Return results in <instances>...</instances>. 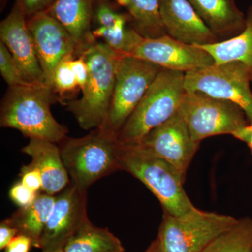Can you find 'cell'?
Here are the masks:
<instances>
[{
	"label": "cell",
	"instance_id": "6da1fadb",
	"mask_svg": "<svg viewBox=\"0 0 252 252\" xmlns=\"http://www.w3.org/2000/svg\"><path fill=\"white\" fill-rule=\"evenodd\" d=\"M57 101L58 94L46 84L9 87L1 102L0 126L30 139L58 144L67 137L68 130L51 114V104Z\"/></svg>",
	"mask_w": 252,
	"mask_h": 252
},
{
	"label": "cell",
	"instance_id": "7a4b0ae2",
	"mask_svg": "<svg viewBox=\"0 0 252 252\" xmlns=\"http://www.w3.org/2000/svg\"><path fill=\"white\" fill-rule=\"evenodd\" d=\"M119 164L121 170L129 172L153 193L164 213L181 217L196 208L185 192V180L178 170L140 144L120 145Z\"/></svg>",
	"mask_w": 252,
	"mask_h": 252
},
{
	"label": "cell",
	"instance_id": "3957f363",
	"mask_svg": "<svg viewBox=\"0 0 252 252\" xmlns=\"http://www.w3.org/2000/svg\"><path fill=\"white\" fill-rule=\"evenodd\" d=\"M58 145L71 183L82 190L121 170L117 134L103 127L79 138L67 136Z\"/></svg>",
	"mask_w": 252,
	"mask_h": 252
},
{
	"label": "cell",
	"instance_id": "277c9868",
	"mask_svg": "<svg viewBox=\"0 0 252 252\" xmlns=\"http://www.w3.org/2000/svg\"><path fill=\"white\" fill-rule=\"evenodd\" d=\"M89 68V77L80 99L68 101L67 110L81 128L94 130L103 126L108 114L120 55L104 42L95 41L83 53Z\"/></svg>",
	"mask_w": 252,
	"mask_h": 252
},
{
	"label": "cell",
	"instance_id": "5b68a950",
	"mask_svg": "<svg viewBox=\"0 0 252 252\" xmlns=\"http://www.w3.org/2000/svg\"><path fill=\"white\" fill-rule=\"evenodd\" d=\"M185 73L162 69L135 111L117 133L120 145L140 143L151 130L180 110L186 93Z\"/></svg>",
	"mask_w": 252,
	"mask_h": 252
},
{
	"label": "cell",
	"instance_id": "8992f818",
	"mask_svg": "<svg viewBox=\"0 0 252 252\" xmlns=\"http://www.w3.org/2000/svg\"><path fill=\"white\" fill-rule=\"evenodd\" d=\"M238 219L195 208L181 217L164 213L158 238L163 252H202Z\"/></svg>",
	"mask_w": 252,
	"mask_h": 252
},
{
	"label": "cell",
	"instance_id": "52a82bcc",
	"mask_svg": "<svg viewBox=\"0 0 252 252\" xmlns=\"http://www.w3.org/2000/svg\"><path fill=\"white\" fill-rule=\"evenodd\" d=\"M162 69L144 60L120 55L110 107L105 122L101 127L117 134Z\"/></svg>",
	"mask_w": 252,
	"mask_h": 252
},
{
	"label": "cell",
	"instance_id": "ba28073f",
	"mask_svg": "<svg viewBox=\"0 0 252 252\" xmlns=\"http://www.w3.org/2000/svg\"><path fill=\"white\" fill-rule=\"evenodd\" d=\"M180 111L195 142L212 136L232 135L250 123L236 104L201 92L186 93Z\"/></svg>",
	"mask_w": 252,
	"mask_h": 252
},
{
	"label": "cell",
	"instance_id": "9c48e42d",
	"mask_svg": "<svg viewBox=\"0 0 252 252\" xmlns=\"http://www.w3.org/2000/svg\"><path fill=\"white\" fill-rule=\"evenodd\" d=\"M248 69L243 63L233 61L215 64L185 73L187 92H201L225 99L243 109L252 123V92Z\"/></svg>",
	"mask_w": 252,
	"mask_h": 252
},
{
	"label": "cell",
	"instance_id": "30bf717a",
	"mask_svg": "<svg viewBox=\"0 0 252 252\" xmlns=\"http://www.w3.org/2000/svg\"><path fill=\"white\" fill-rule=\"evenodd\" d=\"M87 190L69 183L56 194L52 212L39 241V249L64 248L68 240L89 220Z\"/></svg>",
	"mask_w": 252,
	"mask_h": 252
},
{
	"label": "cell",
	"instance_id": "8fae6325",
	"mask_svg": "<svg viewBox=\"0 0 252 252\" xmlns=\"http://www.w3.org/2000/svg\"><path fill=\"white\" fill-rule=\"evenodd\" d=\"M137 144L170 162L185 180L189 165L200 148V142L193 140L179 110L166 122L151 130Z\"/></svg>",
	"mask_w": 252,
	"mask_h": 252
},
{
	"label": "cell",
	"instance_id": "7c38bea8",
	"mask_svg": "<svg viewBox=\"0 0 252 252\" xmlns=\"http://www.w3.org/2000/svg\"><path fill=\"white\" fill-rule=\"evenodd\" d=\"M129 56L144 60L162 69L187 73L215 64L211 55L198 46L174 39L168 34L143 38Z\"/></svg>",
	"mask_w": 252,
	"mask_h": 252
},
{
	"label": "cell",
	"instance_id": "4fadbf2b",
	"mask_svg": "<svg viewBox=\"0 0 252 252\" xmlns=\"http://www.w3.org/2000/svg\"><path fill=\"white\" fill-rule=\"evenodd\" d=\"M27 24L46 84L51 87L55 68L67 56L77 57V45L67 30L46 11L28 18Z\"/></svg>",
	"mask_w": 252,
	"mask_h": 252
},
{
	"label": "cell",
	"instance_id": "5bb4252c",
	"mask_svg": "<svg viewBox=\"0 0 252 252\" xmlns=\"http://www.w3.org/2000/svg\"><path fill=\"white\" fill-rule=\"evenodd\" d=\"M0 39L29 84H46L28 29L27 18L17 3L14 2L9 14L0 23Z\"/></svg>",
	"mask_w": 252,
	"mask_h": 252
},
{
	"label": "cell",
	"instance_id": "9a60e30c",
	"mask_svg": "<svg viewBox=\"0 0 252 252\" xmlns=\"http://www.w3.org/2000/svg\"><path fill=\"white\" fill-rule=\"evenodd\" d=\"M160 13L166 34L190 45L220 41L188 0H160Z\"/></svg>",
	"mask_w": 252,
	"mask_h": 252
},
{
	"label": "cell",
	"instance_id": "2e32d148",
	"mask_svg": "<svg viewBox=\"0 0 252 252\" xmlns=\"http://www.w3.org/2000/svg\"><path fill=\"white\" fill-rule=\"evenodd\" d=\"M94 0H54L46 11L67 30L81 56L96 40L93 33Z\"/></svg>",
	"mask_w": 252,
	"mask_h": 252
},
{
	"label": "cell",
	"instance_id": "e0dca14e",
	"mask_svg": "<svg viewBox=\"0 0 252 252\" xmlns=\"http://www.w3.org/2000/svg\"><path fill=\"white\" fill-rule=\"evenodd\" d=\"M21 152L31 157L32 163L40 171L44 193L56 195L70 183L58 144L30 139Z\"/></svg>",
	"mask_w": 252,
	"mask_h": 252
},
{
	"label": "cell",
	"instance_id": "ac0fdd59",
	"mask_svg": "<svg viewBox=\"0 0 252 252\" xmlns=\"http://www.w3.org/2000/svg\"><path fill=\"white\" fill-rule=\"evenodd\" d=\"M220 41L238 35L245 30L246 16L235 0H188Z\"/></svg>",
	"mask_w": 252,
	"mask_h": 252
},
{
	"label": "cell",
	"instance_id": "d6986e66",
	"mask_svg": "<svg viewBox=\"0 0 252 252\" xmlns=\"http://www.w3.org/2000/svg\"><path fill=\"white\" fill-rule=\"evenodd\" d=\"M56 195L39 192L29 206L19 208L6 219L18 230V234L32 240L34 248L39 249V241L54 207Z\"/></svg>",
	"mask_w": 252,
	"mask_h": 252
},
{
	"label": "cell",
	"instance_id": "ffe728a7",
	"mask_svg": "<svg viewBox=\"0 0 252 252\" xmlns=\"http://www.w3.org/2000/svg\"><path fill=\"white\" fill-rule=\"evenodd\" d=\"M198 46L211 55L215 64L233 61L243 63L248 69L252 83V6L247 14L245 30L238 35L227 40Z\"/></svg>",
	"mask_w": 252,
	"mask_h": 252
},
{
	"label": "cell",
	"instance_id": "44dd1931",
	"mask_svg": "<svg viewBox=\"0 0 252 252\" xmlns=\"http://www.w3.org/2000/svg\"><path fill=\"white\" fill-rule=\"evenodd\" d=\"M64 252H125L122 241L107 228L86 221L68 240Z\"/></svg>",
	"mask_w": 252,
	"mask_h": 252
},
{
	"label": "cell",
	"instance_id": "7402d4cb",
	"mask_svg": "<svg viewBox=\"0 0 252 252\" xmlns=\"http://www.w3.org/2000/svg\"><path fill=\"white\" fill-rule=\"evenodd\" d=\"M127 10L133 28L144 38L165 35L160 13V0H109Z\"/></svg>",
	"mask_w": 252,
	"mask_h": 252
},
{
	"label": "cell",
	"instance_id": "603a6c76",
	"mask_svg": "<svg viewBox=\"0 0 252 252\" xmlns=\"http://www.w3.org/2000/svg\"><path fill=\"white\" fill-rule=\"evenodd\" d=\"M252 219H238L236 224L221 233L202 252H251Z\"/></svg>",
	"mask_w": 252,
	"mask_h": 252
},
{
	"label": "cell",
	"instance_id": "cb8c5ba5",
	"mask_svg": "<svg viewBox=\"0 0 252 252\" xmlns=\"http://www.w3.org/2000/svg\"><path fill=\"white\" fill-rule=\"evenodd\" d=\"M94 36L102 38L109 47L118 54L130 55L143 36L134 28L127 26L114 28L97 27L93 30Z\"/></svg>",
	"mask_w": 252,
	"mask_h": 252
},
{
	"label": "cell",
	"instance_id": "d4e9b609",
	"mask_svg": "<svg viewBox=\"0 0 252 252\" xmlns=\"http://www.w3.org/2000/svg\"><path fill=\"white\" fill-rule=\"evenodd\" d=\"M75 59L73 56L64 58L55 68L52 77L51 87L55 93L59 94V101L70 100L69 94H72L79 89L75 74L71 67V61ZM65 103V102H64Z\"/></svg>",
	"mask_w": 252,
	"mask_h": 252
},
{
	"label": "cell",
	"instance_id": "484cf974",
	"mask_svg": "<svg viewBox=\"0 0 252 252\" xmlns=\"http://www.w3.org/2000/svg\"><path fill=\"white\" fill-rule=\"evenodd\" d=\"M93 20L98 27L114 28L127 26L130 18L128 14L117 11L109 0H94Z\"/></svg>",
	"mask_w": 252,
	"mask_h": 252
},
{
	"label": "cell",
	"instance_id": "4316f807",
	"mask_svg": "<svg viewBox=\"0 0 252 252\" xmlns=\"http://www.w3.org/2000/svg\"><path fill=\"white\" fill-rule=\"evenodd\" d=\"M0 73L9 87L28 86L29 84L23 77L17 64L11 53L2 41H0Z\"/></svg>",
	"mask_w": 252,
	"mask_h": 252
},
{
	"label": "cell",
	"instance_id": "83f0119b",
	"mask_svg": "<svg viewBox=\"0 0 252 252\" xmlns=\"http://www.w3.org/2000/svg\"><path fill=\"white\" fill-rule=\"evenodd\" d=\"M38 193L33 191L21 181L16 182L10 189L9 198L19 208H23L31 205L35 200Z\"/></svg>",
	"mask_w": 252,
	"mask_h": 252
},
{
	"label": "cell",
	"instance_id": "f1b7e54d",
	"mask_svg": "<svg viewBox=\"0 0 252 252\" xmlns=\"http://www.w3.org/2000/svg\"><path fill=\"white\" fill-rule=\"evenodd\" d=\"M19 177L21 182L33 191L39 193L42 191V177L39 169L31 163L23 165L20 171Z\"/></svg>",
	"mask_w": 252,
	"mask_h": 252
},
{
	"label": "cell",
	"instance_id": "f546056e",
	"mask_svg": "<svg viewBox=\"0 0 252 252\" xmlns=\"http://www.w3.org/2000/svg\"><path fill=\"white\" fill-rule=\"evenodd\" d=\"M54 0H15L26 15L27 19L34 15L45 12Z\"/></svg>",
	"mask_w": 252,
	"mask_h": 252
},
{
	"label": "cell",
	"instance_id": "4dcf8cb0",
	"mask_svg": "<svg viewBox=\"0 0 252 252\" xmlns=\"http://www.w3.org/2000/svg\"><path fill=\"white\" fill-rule=\"evenodd\" d=\"M71 67L75 74L79 89L82 91L86 87L89 77V65L84 56L81 55L72 59L71 61Z\"/></svg>",
	"mask_w": 252,
	"mask_h": 252
},
{
	"label": "cell",
	"instance_id": "1f68e13d",
	"mask_svg": "<svg viewBox=\"0 0 252 252\" xmlns=\"http://www.w3.org/2000/svg\"><path fill=\"white\" fill-rule=\"evenodd\" d=\"M34 248L32 240L27 235L18 234L6 247L4 252H29Z\"/></svg>",
	"mask_w": 252,
	"mask_h": 252
},
{
	"label": "cell",
	"instance_id": "d6a6232c",
	"mask_svg": "<svg viewBox=\"0 0 252 252\" xmlns=\"http://www.w3.org/2000/svg\"><path fill=\"white\" fill-rule=\"evenodd\" d=\"M17 235L18 230L10 224L6 219L1 220L0 223V250H4Z\"/></svg>",
	"mask_w": 252,
	"mask_h": 252
},
{
	"label": "cell",
	"instance_id": "836d02e7",
	"mask_svg": "<svg viewBox=\"0 0 252 252\" xmlns=\"http://www.w3.org/2000/svg\"><path fill=\"white\" fill-rule=\"evenodd\" d=\"M232 135L246 143L252 154V123H249L248 125L238 129Z\"/></svg>",
	"mask_w": 252,
	"mask_h": 252
},
{
	"label": "cell",
	"instance_id": "e575fe53",
	"mask_svg": "<svg viewBox=\"0 0 252 252\" xmlns=\"http://www.w3.org/2000/svg\"><path fill=\"white\" fill-rule=\"evenodd\" d=\"M144 252H163L161 243H160L159 238H157L154 241L152 242V244L149 245V248Z\"/></svg>",
	"mask_w": 252,
	"mask_h": 252
},
{
	"label": "cell",
	"instance_id": "d590c367",
	"mask_svg": "<svg viewBox=\"0 0 252 252\" xmlns=\"http://www.w3.org/2000/svg\"><path fill=\"white\" fill-rule=\"evenodd\" d=\"M42 252H64V251H63V248H59L52 250H43Z\"/></svg>",
	"mask_w": 252,
	"mask_h": 252
},
{
	"label": "cell",
	"instance_id": "8d00e7d4",
	"mask_svg": "<svg viewBox=\"0 0 252 252\" xmlns=\"http://www.w3.org/2000/svg\"><path fill=\"white\" fill-rule=\"evenodd\" d=\"M7 1L8 0H1V10L4 9V6H6Z\"/></svg>",
	"mask_w": 252,
	"mask_h": 252
},
{
	"label": "cell",
	"instance_id": "74e56055",
	"mask_svg": "<svg viewBox=\"0 0 252 252\" xmlns=\"http://www.w3.org/2000/svg\"><path fill=\"white\" fill-rule=\"evenodd\" d=\"M251 252H252V251Z\"/></svg>",
	"mask_w": 252,
	"mask_h": 252
}]
</instances>
